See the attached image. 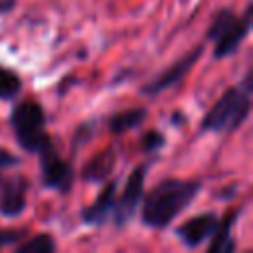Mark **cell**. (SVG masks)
I'll return each mask as SVG.
<instances>
[{"instance_id": "1", "label": "cell", "mask_w": 253, "mask_h": 253, "mask_svg": "<svg viewBox=\"0 0 253 253\" xmlns=\"http://www.w3.org/2000/svg\"><path fill=\"white\" fill-rule=\"evenodd\" d=\"M202 180L164 178L142 196V223L154 229L168 227L200 194Z\"/></svg>"}, {"instance_id": "2", "label": "cell", "mask_w": 253, "mask_h": 253, "mask_svg": "<svg viewBox=\"0 0 253 253\" xmlns=\"http://www.w3.org/2000/svg\"><path fill=\"white\" fill-rule=\"evenodd\" d=\"M251 93H253V79L251 69H247L241 83L229 87L204 115L202 130L208 132H233L237 130L251 113Z\"/></svg>"}, {"instance_id": "3", "label": "cell", "mask_w": 253, "mask_h": 253, "mask_svg": "<svg viewBox=\"0 0 253 253\" xmlns=\"http://www.w3.org/2000/svg\"><path fill=\"white\" fill-rule=\"evenodd\" d=\"M251 22H253V2H247L243 14H235L231 8L219 10L210 28L206 30V40L213 42V57L223 59L233 55L243 40L251 32Z\"/></svg>"}, {"instance_id": "4", "label": "cell", "mask_w": 253, "mask_h": 253, "mask_svg": "<svg viewBox=\"0 0 253 253\" xmlns=\"http://www.w3.org/2000/svg\"><path fill=\"white\" fill-rule=\"evenodd\" d=\"M10 125L18 144L26 152L38 154L45 148L51 140L49 132L45 130V113L43 107L36 99H24L14 105L10 113Z\"/></svg>"}, {"instance_id": "5", "label": "cell", "mask_w": 253, "mask_h": 253, "mask_svg": "<svg viewBox=\"0 0 253 253\" xmlns=\"http://www.w3.org/2000/svg\"><path fill=\"white\" fill-rule=\"evenodd\" d=\"M40 156V172H42V184L47 190H55L59 194H67L75 182V170L71 162L59 156L53 142H49L45 148L38 152Z\"/></svg>"}, {"instance_id": "6", "label": "cell", "mask_w": 253, "mask_h": 253, "mask_svg": "<svg viewBox=\"0 0 253 253\" xmlns=\"http://www.w3.org/2000/svg\"><path fill=\"white\" fill-rule=\"evenodd\" d=\"M146 172L148 164H138L126 178V184L123 188V194L117 196L115 200V211H113V221L117 227H123L130 221V217L136 213L140 208L142 196H144V182H146Z\"/></svg>"}, {"instance_id": "7", "label": "cell", "mask_w": 253, "mask_h": 253, "mask_svg": "<svg viewBox=\"0 0 253 253\" xmlns=\"http://www.w3.org/2000/svg\"><path fill=\"white\" fill-rule=\"evenodd\" d=\"M202 53H204V45H196L192 51H188V53H184L180 59H176L174 63H170L162 73H158L154 79H150L146 85H142V93L144 95H158V93H162V91H166V89H170V87H174L176 83H180L184 77H186V73L196 65V61L202 57Z\"/></svg>"}, {"instance_id": "8", "label": "cell", "mask_w": 253, "mask_h": 253, "mask_svg": "<svg viewBox=\"0 0 253 253\" xmlns=\"http://www.w3.org/2000/svg\"><path fill=\"white\" fill-rule=\"evenodd\" d=\"M28 188H30V180L22 174L4 180L0 186V215L18 217L26 210Z\"/></svg>"}, {"instance_id": "9", "label": "cell", "mask_w": 253, "mask_h": 253, "mask_svg": "<svg viewBox=\"0 0 253 253\" xmlns=\"http://www.w3.org/2000/svg\"><path fill=\"white\" fill-rule=\"evenodd\" d=\"M217 225V213L213 211H204V213H198L190 219H186L184 223H180L176 227V235L178 239L190 247V249H196L200 247L206 239L211 237L213 229Z\"/></svg>"}, {"instance_id": "10", "label": "cell", "mask_w": 253, "mask_h": 253, "mask_svg": "<svg viewBox=\"0 0 253 253\" xmlns=\"http://www.w3.org/2000/svg\"><path fill=\"white\" fill-rule=\"evenodd\" d=\"M115 200H117V180H111L99 196L81 210V221L87 225H105L115 211Z\"/></svg>"}, {"instance_id": "11", "label": "cell", "mask_w": 253, "mask_h": 253, "mask_svg": "<svg viewBox=\"0 0 253 253\" xmlns=\"http://www.w3.org/2000/svg\"><path fill=\"white\" fill-rule=\"evenodd\" d=\"M115 162H117L115 148H111V146L103 148L89 162H85V166L79 172L81 174V180L83 182H91V184L105 182L107 178H111V174L115 170Z\"/></svg>"}, {"instance_id": "12", "label": "cell", "mask_w": 253, "mask_h": 253, "mask_svg": "<svg viewBox=\"0 0 253 253\" xmlns=\"http://www.w3.org/2000/svg\"><path fill=\"white\" fill-rule=\"evenodd\" d=\"M237 215H239V211L233 210V211H227L225 215L217 217V225L208 243L210 253H229L235 249V239L231 237V227H233Z\"/></svg>"}, {"instance_id": "13", "label": "cell", "mask_w": 253, "mask_h": 253, "mask_svg": "<svg viewBox=\"0 0 253 253\" xmlns=\"http://www.w3.org/2000/svg\"><path fill=\"white\" fill-rule=\"evenodd\" d=\"M146 109H126L121 113H115L109 119V130L113 134H123L126 130H132L136 126L142 125V121L146 119Z\"/></svg>"}, {"instance_id": "14", "label": "cell", "mask_w": 253, "mask_h": 253, "mask_svg": "<svg viewBox=\"0 0 253 253\" xmlns=\"http://www.w3.org/2000/svg\"><path fill=\"white\" fill-rule=\"evenodd\" d=\"M55 249V239L49 233H38L36 237H28L26 241L16 243L18 253H53Z\"/></svg>"}, {"instance_id": "15", "label": "cell", "mask_w": 253, "mask_h": 253, "mask_svg": "<svg viewBox=\"0 0 253 253\" xmlns=\"http://www.w3.org/2000/svg\"><path fill=\"white\" fill-rule=\"evenodd\" d=\"M22 91V79L16 71L0 65V101L16 99Z\"/></svg>"}, {"instance_id": "16", "label": "cell", "mask_w": 253, "mask_h": 253, "mask_svg": "<svg viewBox=\"0 0 253 253\" xmlns=\"http://www.w3.org/2000/svg\"><path fill=\"white\" fill-rule=\"evenodd\" d=\"M95 132V121H85L81 123L77 128H75V134H73V140H71V150L77 152V148H81L83 144H87L91 140Z\"/></svg>"}, {"instance_id": "17", "label": "cell", "mask_w": 253, "mask_h": 253, "mask_svg": "<svg viewBox=\"0 0 253 253\" xmlns=\"http://www.w3.org/2000/svg\"><path fill=\"white\" fill-rule=\"evenodd\" d=\"M164 142H166V138H164V134H162L160 130H146V132L142 134V138H140V146H142V150L148 152V154L160 150V148L164 146Z\"/></svg>"}, {"instance_id": "18", "label": "cell", "mask_w": 253, "mask_h": 253, "mask_svg": "<svg viewBox=\"0 0 253 253\" xmlns=\"http://www.w3.org/2000/svg\"><path fill=\"white\" fill-rule=\"evenodd\" d=\"M26 235L24 229H14V227H0V247L16 245L22 237Z\"/></svg>"}, {"instance_id": "19", "label": "cell", "mask_w": 253, "mask_h": 253, "mask_svg": "<svg viewBox=\"0 0 253 253\" xmlns=\"http://www.w3.org/2000/svg\"><path fill=\"white\" fill-rule=\"evenodd\" d=\"M20 160L12 154V152H8L6 148H0V168H10V166H16Z\"/></svg>"}, {"instance_id": "20", "label": "cell", "mask_w": 253, "mask_h": 253, "mask_svg": "<svg viewBox=\"0 0 253 253\" xmlns=\"http://www.w3.org/2000/svg\"><path fill=\"white\" fill-rule=\"evenodd\" d=\"M14 6H16V0H4V2H0V12H8Z\"/></svg>"}]
</instances>
